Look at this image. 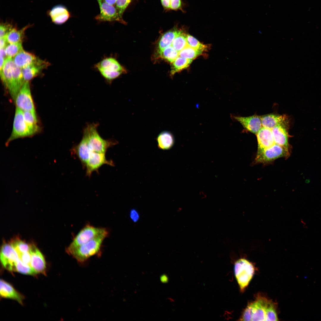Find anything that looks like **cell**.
I'll return each instance as SVG.
<instances>
[{"label": "cell", "mask_w": 321, "mask_h": 321, "mask_svg": "<svg viewBox=\"0 0 321 321\" xmlns=\"http://www.w3.org/2000/svg\"><path fill=\"white\" fill-rule=\"evenodd\" d=\"M48 14L54 24L60 25L65 23L71 17L67 8L62 5L53 7L48 12Z\"/></svg>", "instance_id": "2e32d148"}, {"label": "cell", "mask_w": 321, "mask_h": 321, "mask_svg": "<svg viewBox=\"0 0 321 321\" xmlns=\"http://www.w3.org/2000/svg\"><path fill=\"white\" fill-rule=\"evenodd\" d=\"M163 7L166 9H170V0H160Z\"/></svg>", "instance_id": "60d3db41"}, {"label": "cell", "mask_w": 321, "mask_h": 321, "mask_svg": "<svg viewBox=\"0 0 321 321\" xmlns=\"http://www.w3.org/2000/svg\"><path fill=\"white\" fill-rule=\"evenodd\" d=\"M16 271L26 275H33L37 273L30 266L24 263L20 259L16 264Z\"/></svg>", "instance_id": "e575fe53"}, {"label": "cell", "mask_w": 321, "mask_h": 321, "mask_svg": "<svg viewBox=\"0 0 321 321\" xmlns=\"http://www.w3.org/2000/svg\"><path fill=\"white\" fill-rule=\"evenodd\" d=\"M262 127L272 129L280 125L289 124V120L285 115L269 114L260 117Z\"/></svg>", "instance_id": "e0dca14e"}, {"label": "cell", "mask_w": 321, "mask_h": 321, "mask_svg": "<svg viewBox=\"0 0 321 321\" xmlns=\"http://www.w3.org/2000/svg\"><path fill=\"white\" fill-rule=\"evenodd\" d=\"M24 119L28 126L35 133L39 129L35 111H23Z\"/></svg>", "instance_id": "83f0119b"}, {"label": "cell", "mask_w": 321, "mask_h": 321, "mask_svg": "<svg viewBox=\"0 0 321 321\" xmlns=\"http://www.w3.org/2000/svg\"><path fill=\"white\" fill-rule=\"evenodd\" d=\"M130 217L133 221L136 222L138 221L139 215L138 212L136 210L133 209L130 211Z\"/></svg>", "instance_id": "ab89813d"}, {"label": "cell", "mask_w": 321, "mask_h": 321, "mask_svg": "<svg viewBox=\"0 0 321 321\" xmlns=\"http://www.w3.org/2000/svg\"><path fill=\"white\" fill-rule=\"evenodd\" d=\"M50 63L40 59L37 62L22 69V71L25 81H29L38 75L42 70L46 68Z\"/></svg>", "instance_id": "d6986e66"}, {"label": "cell", "mask_w": 321, "mask_h": 321, "mask_svg": "<svg viewBox=\"0 0 321 321\" xmlns=\"http://www.w3.org/2000/svg\"><path fill=\"white\" fill-rule=\"evenodd\" d=\"M99 6L100 14L96 16L95 19L98 22L118 21L126 23L122 17L119 14L115 7L108 4L102 0H97Z\"/></svg>", "instance_id": "9c48e42d"}, {"label": "cell", "mask_w": 321, "mask_h": 321, "mask_svg": "<svg viewBox=\"0 0 321 321\" xmlns=\"http://www.w3.org/2000/svg\"><path fill=\"white\" fill-rule=\"evenodd\" d=\"M17 108L23 111H35L31 95L29 81H26L14 100Z\"/></svg>", "instance_id": "30bf717a"}, {"label": "cell", "mask_w": 321, "mask_h": 321, "mask_svg": "<svg viewBox=\"0 0 321 321\" xmlns=\"http://www.w3.org/2000/svg\"><path fill=\"white\" fill-rule=\"evenodd\" d=\"M94 67L109 84L125 71L117 60L112 56L104 57Z\"/></svg>", "instance_id": "277c9868"}, {"label": "cell", "mask_w": 321, "mask_h": 321, "mask_svg": "<svg viewBox=\"0 0 321 321\" xmlns=\"http://www.w3.org/2000/svg\"><path fill=\"white\" fill-rule=\"evenodd\" d=\"M289 124L278 125L271 130L275 143L290 151V146L289 143Z\"/></svg>", "instance_id": "4fadbf2b"}, {"label": "cell", "mask_w": 321, "mask_h": 321, "mask_svg": "<svg viewBox=\"0 0 321 321\" xmlns=\"http://www.w3.org/2000/svg\"><path fill=\"white\" fill-rule=\"evenodd\" d=\"M132 0H117L115 4L120 15L122 17V15Z\"/></svg>", "instance_id": "d590c367"}, {"label": "cell", "mask_w": 321, "mask_h": 321, "mask_svg": "<svg viewBox=\"0 0 321 321\" xmlns=\"http://www.w3.org/2000/svg\"><path fill=\"white\" fill-rule=\"evenodd\" d=\"M31 26L28 25L20 29L13 27L5 36L8 44L22 43L26 30Z\"/></svg>", "instance_id": "484cf974"}, {"label": "cell", "mask_w": 321, "mask_h": 321, "mask_svg": "<svg viewBox=\"0 0 321 321\" xmlns=\"http://www.w3.org/2000/svg\"><path fill=\"white\" fill-rule=\"evenodd\" d=\"M106 3L112 5H115L117 0H102Z\"/></svg>", "instance_id": "ee69618b"}, {"label": "cell", "mask_w": 321, "mask_h": 321, "mask_svg": "<svg viewBox=\"0 0 321 321\" xmlns=\"http://www.w3.org/2000/svg\"><path fill=\"white\" fill-rule=\"evenodd\" d=\"M15 64L21 69L36 63L40 60L33 54L23 49L13 58Z\"/></svg>", "instance_id": "44dd1931"}, {"label": "cell", "mask_w": 321, "mask_h": 321, "mask_svg": "<svg viewBox=\"0 0 321 321\" xmlns=\"http://www.w3.org/2000/svg\"><path fill=\"white\" fill-rule=\"evenodd\" d=\"M31 266L37 273H43L46 268L45 259L40 251L33 245H30Z\"/></svg>", "instance_id": "ac0fdd59"}, {"label": "cell", "mask_w": 321, "mask_h": 321, "mask_svg": "<svg viewBox=\"0 0 321 321\" xmlns=\"http://www.w3.org/2000/svg\"><path fill=\"white\" fill-rule=\"evenodd\" d=\"M182 7L181 0H170V9L177 10L181 9Z\"/></svg>", "instance_id": "f35d334b"}, {"label": "cell", "mask_w": 321, "mask_h": 321, "mask_svg": "<svg viewBox=\"0 0 321 321\" xmlns=\"http://www.w3.org/2000/svg\"><path fill=\"white\" fill-rule=\"evenodd\" d=\"M182 32L181 30L175 28L165 33L160 38L158 43V54L165 48L171 45L175 37Z\"/></svg>", "instance_id": "d4e9b609"}, {"label": "cell", "mask_w": 321, "mask_h": 321, "mask_svg": "<svg viewBox=\"0 0 321 321\" xmlns=\"http://www.w3.org/2000/svg\"><path fill=\"white\" fill-rule=\"evenodd\" d=\"M290 152L284 147L275 144L269 147L257 151L255 162L256 163H268L279 158H287Z\"/></svg>", "instance_id": "ba28073f"}, {"label": "cell", "mask_w": 321, "mask_h": 321, "mask_svg": "<svg viewBox=\"0 0 321 321\" xmlns=\"http://www.w3.org/2000/svg\"><path fill=\"white\" fill-rule=\"evenodd\" d=\"M0 295L3 298L15 300L22 304L23 298L9 284L3 280H0Z\"/></svg>", "instance_id": "603a6c76"}, {"label": "cell", "mask_w": 321, "mask_h": 321, "mask_svg": "<svg viewBox=\"0 0 321 321\" xmlns=\"http://www.w3.org/2000/svg\"><path fill=\"white\" fill-rule=\"evenodd\" d=\"M160 279L161 281L163 283H165L167 282L168 281V277L165 274L161 276Z\"/></svg>", "instance_id": "7bdbcfd3"}, {"label": "cell", "mask_w": 321, "mask_h": 321, "mask_svg": "<svg viewBox=\"0 0 321 321\" xmlns=\"http://www.w3.org/2000/svg\"><path fill=\"white\" fill-rule=\"evenodd\" d=\"M231 117L239 122L244 128L256 135L262 127L260 117L257 115L247 117L233 115Z\"/></svg>", "instance_id": "9a60e30c"}, {"label": "cell", "mask_w": 321, "mask_h": 321, "mask_svg": "<svg viewBox=\"0 0 321 321\" xmlns=\"http://www.w3.org/2000/svg\"><path fill=\"white\" fill-rule=\"evenodd\" d=\"M25 82L22 69L16 66L13 61L12 66L11 85L9 92L14 100Z\"/></svg>", "instance_id": "5bb4252c"}, {"label": "cell", "mask_w": 321, "mask_h": 321, "mask_svg": "<svg viewBox=\"0 0 321 321\" xmlns=\"http://www.w3.org/2000/svg\"><path fill=\"white\" fill-rule=\"evenodd\" d=\"M36 133L28 126L23 116V111L16 108L14 116L12 132L6 143V145L18 138L29 137Z\"/></svg>", "instance_id": "52a82bcc"}, {"label": "cell", "mask_w": 321, "mask_h": 321, "mask_svg": "<svg viewBox=\"0 0 321 321\" xmlns=\"http://www.w3.org/2000/svg\"><path fill=\"white\" fill-rule=\"evenodd\" d=\"M108 231L107 229L104 228L87 224L74 237L67 248L66 251L68 254L80 246Z\"/></svg>", "instance_id": "5b68a950"}, {"label": "cell", "mask_w": 321, "mask_h": 321, "mask_svg": "<svg viewBox=\"0 0 321 321\" xmlns=\"http://www.w3.org/2000/svg\"><path fill=\"white\" fill-rule=\"evenodd\" d=\"M18 255L20 259L22 262L31 266V257L29 251L21 253Z\"/></svg>", "instance_id": "74e56055"}, {"label": "cell", "mask_w": 321, "mask_h": 321, "mask_svg": "<svg viewBox=\"0 0 321 321\" xmlns=\"http://www.w3.org/2000/svg\"><path fill=\"white\" fill-rule=\"evenodd\" d=\"M108 235V231L80 246L68 254L78 262H85L100 252L103 241Z\"/></svg>", "instance_id": "3957f363"}, {"label": "cell", "mask_w": 321, "mask_h": 321, "mask_svg": "<svg viewBox=\"0 0 321 321\" xmlns=\"http://www.w3.org/2000/svg\"><path fill=\"white\" fill-rule=\"evenodd\" d=\"M104 164L114 166L112 161L106 159L105 153L91 151L85 167L86 176L90 177L93 172L97 171Z\"/></svg>", "instance_id": "7c38bea8"}, {"label": "cell", "mask_w": 321, "mask_h": 321, "mask_svg": "<svg viewBox=\"0 0 321 321\" xmlns=\"http://www.w3.org/2000/svg\"><path fill=\"white\" fill-rule=\"evenodd\" d=\"M156 140L158 148L163 150L171 149L175 142L173 135L168 131H163L160 133L157 136Z\"/></svg>", "instance_id": "cb8c5ba5"}, {"label": "cell", "mask_w": 321, "mask_h": 321, "mask_svg": "<svg viewBox=\"0 0 321 321\" xmlns=\"http://www.w3.org/2000/svg\"><path fill=\"white\" fill-rule=\"evenodd\" d=\"M187 41L188 45L195 49L204 51L207 50V45L200 43L196 39L189 34H187Z\"/></svg>", "instance_id": "836d02e7"}, {"label": "cell", "mask_w": 321, "mask_h": 321, "mask_svg": "<svg viewBox=\"0 0 321 321\" xmlns=\"http://www.w3.org/2000/svg\"><path fill=\"white\" fill-rule=\"evenodd\" d=\"M23 49L22 42L8 44L5 48L7 58H12Z\"/></svg>", "instance_id": "1f68e13d"}, {"label": "cell", "mask_w": 321, "mask_h": 321, "mask_svg": "<svg viewBox=\"0 0 321 321\" xmlns=\"http://www.w3.org/2000/svg\"><path fill=\"white\" fill-rule=\"evenodd\" d=\"M234 272L240 290L243 291L252 278L254 273V267L247 260L241 258L235 263Z\"/></svg>", "instance_id": "8992f818"}, {"label": "cell", "mask_w": 321, "mask_h": 321, "mask_svg": "<svg viewBox=\"0 0 321 321\" xmlns=\"http://www.w3.org/2000/svg\"><path fill=\"white\" fill-rule=\"evenodd\" d=\"M0 48H5L8 44L5 37L0 38Z\"/></svg>", "instance_id": "b9f144b4"}, {"label": "cell", "mask_w": 321, "mask_h": 321, "mask_svg": "<svg viewBox=\"0 0 321 321\" xmlns=\"http://www.w3.org/2000/svg\"><path fill=\"white\" fill-rule=\"evenodd\" d=\"M13 27L12 23L8 22H2L0 25V38L5 37Z\"/></svg>", "instance_id": "8d00e7d4"}, {"label": "cell", "mask_w": 321, "mask_h": 321, "mask_svg": "<svg viewBox=\"0 0 321 321\" xmlns=\"http://www.w3.org/2000/svg\"><path fill=\"white\" fill-rule=\"evenodd\" d=\"M193 60H189L178 56L172 63L171 74L174 75L176 73L187 68Z\"/></svg>", "instance_id": "4316f807"}, {"label": "cell", "mask_w": 321, "mask_h": 321, "mask_svg": "<svg viewBox=\"0 0 321 321\" xmlns=\"http://www.w3.org/2000/svg\"><path fill=\"white\" fill-rule=\"evenodd\" d=\"M0 259L3 266L10 271H16V265L20 259L18 254L11 245L7 243L2 246Z\"/></svg>", "instance_id": "8fae6325"}, {"label": "cell", "mask_w": 321, "mask_h": 321, "mask_svg": "<svg viewBox=\"0 0 321 321\" xmlns=\"http://www.w3.org/2000/svg\"><path fill=\"white\" fill-rule=\"evenodd\" d=\"M241 321H278L275 305L270 300L259 296L248 304L243 312Z\"/></svg>", "instance_id": "6da1fadb"}, {"label": "cell", "mask_w": 321, "mask_h": 321, "mask_svg": "<svg viewBox=\"0 0 321 321\" xmlns=\"http://www.w3.org/2000/svg\"><path fill=\"white\" fill-rule=\"evenodd\" d=\"M159 54L161 58L172 63L179 56V52L171 45L165 48Z\"/></svg>", "instance_id": "f546056e"}, {"label": "cell", "mask_w": 321, "mask_h": 321, "mask_svg": "<svg viewBox=\"0 0 321 321\" xmlns=\"http://www.w3.org/2000/svg\"><path fill=\"white\" fill-rule=\"evenodd\" d=\"M178 52L187 45V34L183 31L174 40L171 45Z\"/></svg>", "instance_id": "4dcf8cb0"}, {"label": "cell", "mask_w": 321, "mask_h": 321, "mask_svg": "<svg viewBox=\"0 0 321 321\" xmlns=\"http://www.w3.org/2000/svg\"><path fill=\"white\" fill-rule=\"evenodd\" d=\"M256 135L258 142L257 151L269 147L275 144L271 129L262 127Z\"/></svg>", "instance_id": "ffe728a7"}, {"label": "cell", "mask_w": 321, "mask_h": 321, "mask_svg": "<svg viewBox=\"0 0 321 321\" xmlns=\"http://www.w3.org/2000/svg\"><path fill=\"white\" fill-rule=\"evenodd\" d=\"M98 126L97 123L88 124L84 129L83 135L87 139L91 151L105 153L108 148L118 142L116 140L102 138L97 131Z\"/></svg>", "instance_id": "7a4b0ae2"}, {"label": "cell", "mask_w": 321, "mask_h": 321, "mask_svg": "<svg viewBox=\"0 0 321 321\" xmlns=\"http://www.w3.org/2000/svg\"><path fill=\"white\" fill-rule=\"evenodd\" d=\"M10 244L18 254L29 251L30 245L19 239H16L12 240Z\"/></svg>", "instance_id": "d6a6232c"}, {"label": "cell", "mask_w": 321, "mask_h": 321, "mask_svg": "<svg viewBox=\"0 0 321 321\" xmlns=\"http://www.w3.org/2000/svg\"><path fill=\"white\" fill-rule=\"evenodd\" d=\"M72 150L78 158L83 167H86L91 151L85 136L83 135L80 142L73 148Z\"/></svg>", "instance_id": "7402d4cb"}, {"label": "cell", "mask_w": 321, "mask_h": 321, "mask_svg": "<svg viewBox=\"0 0 321 321\" xmlns=\"http://www.w3.org/2000/svg\"><path fill=\"white\" fill-rule=\"evenodd\" d=\"M202 52L187 45L179 52V56L185 59L193 60L201 55Z\"/></svg>", "instance_id": "f1b7e54d"}]
</instances>
